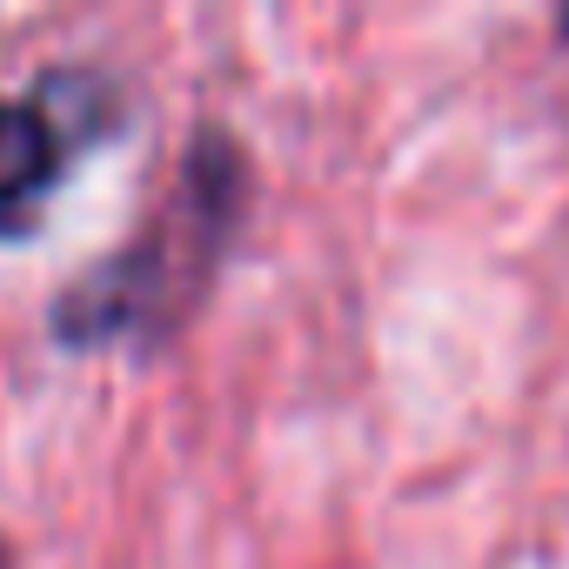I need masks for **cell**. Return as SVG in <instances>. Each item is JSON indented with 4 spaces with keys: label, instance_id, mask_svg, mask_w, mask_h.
I'll use <instances>...</instances> for the list:
<instances>
[{
    "label": "cell",
    "instance_id": "6da1fadb",
    "mask_svg": "<svg viewBox=\"0 0 569 569\" xmlns=\"http://www.w3.org/2000/svg\"><path fill=\"white\" fill-rule=\"evenodd\" d=\"M234 154L208 134V154H194V168H181V201L114 261H101V274H88L81 289L61 296L54 309V336L68 349H94V342H134L141 329H168V316L188 309L194 281L208 274L214 248L234 228Z\"/></svg>",
    "mask_w": 569,
    "mask_h": 569
},
{
    "label": "cell",
    "instance_id": "7a4b0ae2",
    "mask_svg": "<svg viewBox=\"0 0 569 569\" xmlns=\"http://www.w3.org/2000/svg\"><path fill=\"white\" fill-rule=\"evenodd\" d=\"M81 141H88V114L54 108L48 94L0 101V241H21L41 228Z\"/></svg>",
    "mask_w": 569,
    "mask_h": 569
},
{
    "label": "cell",
    "instance_id": "3957f363",
    "mask_svg": "<svg viewBox=\"0 0 569 569\" xmlns=\"http://www.w3.org/2000/svg\"><path fill=\"white\" fill-rule=\"evenodd\" d=\"M0 569H14V562H8V549H0Z\"/></svg>",
    "mask_w": 569,
    "mask_h": 569
}]
</instances>
